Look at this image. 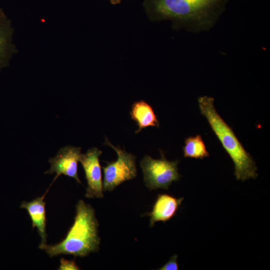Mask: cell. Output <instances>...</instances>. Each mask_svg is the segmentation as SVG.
<instances>
[{
  "instance_id": "obj_6",
  "label": "cell",
  "mask_w": 270,
  "mask_h": 270,
  "mask_svg": "<svg viewBox=\"0 0 270 270\" xmlns=\"http://www.w3.org/2000/svg\"><path fill=\"white\" fill-rule=\"evenodd\" d=\"M102 154L101 150L94 147L80 156L79 162L84 170L87 182L85 194L86 198H102L104 196L102 167L100 163Z\"/></svg>"
},
{
  "instance_id": "obj_8",
  "label": "cell",
  "mask_w": 270,
  "mask_h": 270,
  "mask_svg": "<svg viewBox=\"0 0 270 270\" xmlns=\"http://www.w3.org/2000/svg\"><path fill=\"white\" fill-rule=\"evenodd\" d=\"M184 198H177L166 194H158L152 210L146 214L150 217V226L158 222H166L176 214Z\"/></svg>"
},
{
  "instance_id": "obj_13",
  "label": "cell",
  "mask_w": 270,
  "mask_h": 270,
  "mask_svg": "<svg viewBox=\"0 0 270 270\" xmlns=\"http://www.w3.org/2000/svg\"><path fill=\"white\" fill-rule=\"evenodd\" d=\"M60 262V266L58 268L60 270H77L80 269L74 260H68L62 258Z\"/></svg>"
},
{
  "instance_id": "obj_9",
  "label": "cell",
  "mask_w": 270,
  "mask_h": 270,
  "mask_svg": "<svg viewBox=\"0 0 270 270\" xmlns=\"http://www.w3.org/2000/svg\"><path fill=\"white\" fill-rule=\"evenodd\" d=\"M48 190L42 196L37 197L29 202L24 201L20 204V208L27 210L32 220V228H36L38 230L41 238L40 244H44L46 242V203L44 200Z\"/></svg>"
},
{
  "instance_id": "obj_5",
  "label": "cell",
  "mask_w": 270,
  "mask_h": 270,
  "mask_svg": "<svg viewBox=\"0 0 270 270\" xmlns=\"http://www.w3.org/2000/svg\"><path fill=\"white\" fill-rule=\"evenodd\" d=\"M104 144L112 147L118 156L116 161L106 162V165L102 167L104 171L103 190L112 191L124 182L136 177V156L119 146H114L106 136Z\"/></svg>"
},
{
  "instance_id": "obj_10",
  "label": "cell",
  "mask_w": 270,
  "mask_h": 270,
  "mask_svg": "<svg viewBox=\"0 0 270 270\" xmlns=\"http://www.w3.org/2000/svg\"><path fill=\"white\" fill-rule=\"evenodd\" d=\"M13 32L10 20L0 8V71L8 66L16 51L12 42Z\"/></svg>"
},
{
  "instance_id": "obj_12",
  "label": "cell",
  "mask_w": 270,
  "mask_h": 270,
  "mask_svg": "<svg viewBox=\"0 0 270 270\" xmlns=\"http://www.w3.org/2000/svg\"><path fill=\"white\" fill-rule=\"evenodd\" d=\"M182 150L184 158L202 159L210 155L202 137L200 134L186 138Z\"/></svg>"
},
{
  "instance_id": "obj_15",
  "label": "cell",
  "mask_w": 270,
  "mask_h": 270,
  "mask_svg": "<svg viewBox=\"0 0 270 270\" xmlns=\"http://www.w3.org/2000/svg\"><path fill=\"white\" fill-rule=\"evenodd\" d=\"M110 2L114 5L118 4L120 3L122 0H109Z\"/></svg>"
},
{
  "instance_id": "obj_3",
  "label": "cell",
  "mask_w": 270,
  "mask_h": 270,
  "mask_svg": "<svg viewBox=\"0 0 270 270\" xmlns=\"http://www.w3.org/2000/svg\"><path fill=\"white\" fill-rule=\"evenodd\" d=\"M200 114L208 120L215 135L232 160L238 180L244 182L258 176L257 167L252 156L246 151L232 129L217 112L214 98L206 96L198 98Z\"/></svg>"
},
{
  "instance_id": "obj_11",
  "label": "cell",
  "mask_w": 270,
  "mask_h": 270,
  "mask_svg": "<svg viewBox=\"0 0 270 270\" xmlns=\"http://www.w3.org/2000/svg\"><path fill=\"white\" fill-rule=\"evenodd\" d=\"M130 114L138 127L135 131L136 134L148 126H160V122L152 106L144 100L134 102L132 106Z\"/></svg>"
},
{
  "instance_id": "obj_4",
  "label": "cell",
  "mask_w": 270,
  "mask_h": 270,
  "mask_svg": "<svg viewBox=\"0 0 270 270\" xmlns=\"http://www.w3.org/2000/svg\"><path fill=\"white\" fill-rule=\"evenodd\" d=\"M160 152V159H154L146 155L140 162L144 182L150 190H168L173 182L178 180L180 177L178 167L180 160L170 161L165 158L162 150Z\"/></svg>"
},
{
  "instance_id": "obj_2",
  "label": "cell",
  "mask_w": 270,
  "mask_h": 270,
  "mask_svg": "<svg viewBox=\"0 0 270 270\" xmlns=\"http://www.w3.org/2000/svg\"><path fill=\"white\" fill-rule=\"evenodd\" d=\"M76 208L74 223L65 238L54 245H39V248L50 257L60 254L84 257L98 251L100 239L94 210L82 200H78Z\"/></svg>"
},
{
  "instance_id": "obj_1",
  "label": "cell",
  "mask_w": 270,
  "mask_h": 270,
  "mask_svg": "<svg viewBox=\"0 0 270 270\" xmlns=\"http://www.w3.org/2000/svg\"><path fill=\"white\" fill-rule=\"evenodd\" d=\"M228 0H145L154 20H170L192 32L208 30L224 12Z\"/></svg>"
},
{
  "instance_id": "obj_7",
  "label": "cell",
  "mask_w": 270,
  "mask_h": 270,
  "mask_svg": "<svg viewBox=\"0 0 270 270\" xmlns=\"http://www.w3.org/2000/svg\"><path fill=\"white\" fill-rule=\"evenodd\" d=\"M80 154L81 148L68 146L62 148L54 158H50V168L44 174H56L52 184L62 174L72 178L78 183L82 184L78 174V164Z\"/></svg>"
},
{
  "instance_id": "obj_14",
  "label": "cell",
  "mask_w": 270,
  "mask_h": 270,
  "mask_svg": "<svg viewBox=\"0 0 270 270\" xmlns=\"http://www.w3.org/2000/svg\"><path fill=\"white\" fill-rule=\"evenodd\" d=\"M178 256L174 254L172 256L169 260L162 266L160 268V270H178V266L177 262Z\"/></svg>"
}]
</instances>
